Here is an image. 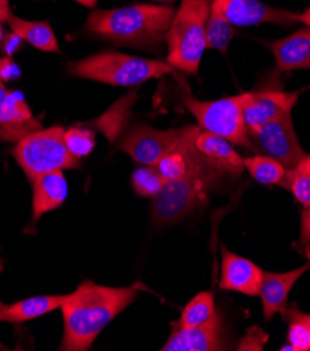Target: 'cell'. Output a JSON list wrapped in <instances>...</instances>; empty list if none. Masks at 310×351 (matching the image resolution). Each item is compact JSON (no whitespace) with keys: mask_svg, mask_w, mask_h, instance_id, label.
Instances as JSON below:
<instances>
[{"mask_svg":"<svg viewBox=\"0 0 310 351\" xmlns=\"http://www.w3.org/2000/svg\"><path fill=\"white\" fill-rule=\"evenodd\" d=\"M144 290L148 289L142 282L129 287H107L86 280L62 305L64 332L59 350H88L116 315Z\"/></svg>","mask_w":310,"mask_h":351,"instance_id":"cell-1","label":"cell"},{"mask_svg":"<svg viewBox=\"0 0 310 351\" xmlns=\"http://www.w3.org/2000/svg\"><path fill=\"white\" fill-rule=\"evenodd\" d=\"M175 10L168 5H131L111 10H95L86 23V29L99 38L116 44L159 49Z\"/></svg>","mask_w":310,"mask_h":351,"instance_id":"cell-2","label":"cell"},{"mask_svg":"<svg viewBox=\"0 0 310 351\" xmlns=\"http://www.w3.org/2000/svg\"><path fill=\"white\" fill-rule=\"evenodd\" d=\"M75 77L94 80L111 86L131 87L175 72L168 62L146 59L119 52H102L67 64Z\"/></svg>","mask_w":310,"mask_h":351,"instance_id":"cell-3","label":"cell"},{"mask_svg":"<svg viewBox=\"0 0 310 351\" xmlns=\"http://www.w3.org/2000/svg\"><path fill=\"white\" fill-rule=\"evenodd\" d=\"M211 0H182L166 32V62L188 75L197 70L207 49L205 25Z\"/></svg>","mask_w":310,"mask_h":351,"instance_id":"cell-4","label":"cell"},{"mask_svg":"<svg viewBox=\"0 0 310 351\" xmlns=\"http://www.w3.org/2000/svg\"><path fill=\"white\" fill-rule=\"evenodd\" d=\"M64 132L62 126H52L32 132L17 142L13 156L31 182L47 172L80 167V158L66 146Z\"/></svg>","mask_w":310,"mask_h":351,"instance_id":"cell-5","label":"cell"},{"mask_svg":"<svg viewBox=\"0 0 310 351\" xmlns=\"http://www.w3.org/2000/svg\"><path fill=\"white\" fill-rule=\"evenodd\" d=\"M225 172L209 165L175 181H166L161 192L154 196L153 219L158 226L172 224L183 219L198 206L210 188L218 184Z\"/></svg>","mask_w":310,"mask_h":351,"instance_id":"cell-6","label":"cell"},{"mask_svg":"<svg viewBox=\"0 0 310 351\" xmlns=\"http://www.w3.org/2000/svg\"><path fill=\"white\" fill-rule=\"evenodd\" d=\"M183 102L196 118L200 129L221 136L232 145L250 150V140L244 117L242 94L216 101H198L188 97Z\"/></svg>","mask_w":310,"mask_h":351,"instance_id":"cell-7","label":"cell"},{"mask_svg":"<svg viewBox=\"0 0 310 351\" xmlns=\"http://www.w3.org/2000/svg\"><path fill=\"white\" fill-rule=\"evenodd\" d=\"M248 137L250 140V150L277 160L287 171L298 168L307 156L296 137L291 112L256 129H249Z\"/></svg>","mask_w":310,"mask_h":351,"instance_id":"cell-8","label":"cell"},{"mask_svg":"<svg viewBox=\"0 0 310 351\" xmlns=\"http://www.w3.org/2000/svg\"><path fill=\"white\" fill-rule=\"evenodd\" d=\"M183 134V128L159 130L148 125L131 128L120 142V150L142 165H155L174 150Z\"/></svg>","mask_w":310,"mask_h":351,"instance_id":"cell-9","label":"cell"},{"mask_svg":"<svg viewBox=\"0 0 310 351\" xmlns=\"http://www.w3.org/2000/svg\"><path fill=\"white\" fill-rule=\"evenodd\" d=\"M42 129L23 95L9 91L0 80V140L18 142L27 134Z\"/></svg>","mask_w":310,"mask_h":351,"instance_id":"cell-10","label":"cell"},{"mask_svg":"<svg viewBox=\"0 0 310 351\" xmlns=\"http://www.w3.org/2000/svg\"><path fill=\"white\" fill-rule=\"evenodd\" d=\"M222 9L233 27L260 24L289 27L299 23V13L272 8L261 0H222Z\"/></svg>","mask_w":310,"mask_h":351,"instance_id":"cell-11","label":"cell"},{"mask_svg":"<svg viewBox=\"0 0 310 351\" xmlns=\"http://www.w3.org/2000/svg\"><path fill=\"white\" fill-rule=\"evenodd\" d=\"M298 93L250 91L242 93L244 117L248 130L256 129L275 118L292 111Z\"/></svg>","mask_w":310,"mask_h":351,"instance_id":"cell-12","label":"cell"},{"mask_svg":"<svg viewBox=\"0 0 310 351\" xmlns=\"http://www.w3.org/2000/svg\"><path fill=\"white\" fill-rule=\"evenodd\" d=\"M221 256L220 287L250 297L259 295L263 282V270L249 259L237 256L225 247L221 248Z\"/></svg>","mask_w":310,"mask_h":351,"instance_id":"cell-13","label":"cell"},{"mask_svg":"<svg viewBox=\"0 0 310 351\" xmlns=\"http://www.w3.org/2000/svg\"><path fill=\"white\" fill-rule=\"evenodd\" d=\"M222 319L218 312L211 319L193 328L175 329L162 351H216L222 350Z\"/></svg>","mask_w":310,"mask_h":351,"instance_id":"cell-14","label":"cell"},{"mask_svg":"<svg viewBox=\"0 0 310 351\" xmlns=\"http://www.w3.org/2000/svg\"><path fill=\"white\" fill-rule=\"evenodd\" d=\"M309 269L310 262L284 273L263 271V282L259 295L261 297L266 321H270L275 313H281L288 306V295L292 287Z\"/></svg>","mask_w":310,"mask_h":351,"instance_id":"cell-15","label":"cell"},{"mask_svg":"<svg viewBox=\"0 0 310 351\" xmlns=\"http://www.w3.org/2000/svg\"><path fill=\"white\" fill-rule=\"evenodd\" d=\"M264 44L271 51L280 72L310 70V28H300L283 40Z\"/></svg>","mask_w":310,"mask_h":351,"instance_id":"cell-16","label":"cell"},{"mask_svg":"<svg viewBox=\"0 0 310 351\" xmlns=\"http://www.w3.org/2000/svg\"><path fill=\"white\" fill-rule=\"evenodd\" d=\"M196 149L227 175L239 177L244 167V158L237 154L227 138L200 129L194 137Z\"/></svg>","mask_w":310,"mask_h":351,"instance_id":"cell-17","label":"cell"},{"mask_svg":"<svg viewBox=\"0 0 310 351\" xmlns=\"http://www.w3.org/2000/svg\"><path fill=\"white\" fill-rule=\"evenodd\" d=\"M32 219L37 221L41 216L63 204L67 197V181L63 171H53L40 175L32 182Z\"/></svg>","mask_w":310,"mask_h":351,"instance_id":"cell-18","label":"cell"},{"mask_svg":"<svg viewBox=\"0 0 310 351\" xmlns=\"http://www.w3.org/2000/svg\"><path fill=\"white\" fill-rule=\"evenodd\" d=\"M68 294L60 295H41L17 301L10 305H0V322L21 324L31 319H37L44 315L62 308Z\"/></svg>","mask_w":310,"mask_h":351,"instance_id":"cell-19","label":"cell"},{"mask_svg":"<svg viewBox=\"0 0 310 351\" xmlns=\"http://www.w3.org/2000/svg\"><path fill=\"white\" fill-rule=\"evenodd\" d=\"M8 23L10 29L16 32L18 37L44 52H59V44L56 35L48 21H28L14 16H9Z\"/></svg>","mask_w":310,"mask_h":351,"instance_id":"cell-20","label":"cell"},{"mask_svg":"<svg viewBox=\"0 0 310 351\" xmlns=\"http://www.w3.org/2000/svg\"><path fill=\"white\" fill-rule=\"evenodd\" d=\"M207 34V48H211L220 52H227L229 43L235 37V28L225 17L222 9V0H211L210 13L205 25Z\"/></svg>","mask_w":310,"mask_h":351,"instance_id":"cell-21","label":"cell"},{"mask_svg":"<svg viewBox=\"0 0 310 351\" xmlns=\"http://www.w3.org/2000/svg\"><path fill=\"white\" fill-rule=\"evenodd\" d=\"M244 167L252 175L253 180L263 185L284 186L288 171L277 160L256 154L253 157L244 158Z\"/></svg>","mask_w":310,"mask_h":351,"instance_id":"cell-22","label":"cell"},{"mask_svg":"<svg viewBox=\"0 0 310 351\" xmlns=\"http://www.w3.org/2000/svg\"><path fill=\"white\" fill-rule=\"evenodd\" d=\"M216 312L217 311L214 304V295L209 291L198 293L193 300L189 301V304L182 311V315L179 321L177 322L175 329L203 325L209 319H211Z\"/></svg>","mask_w":310,"mask_h":351,"instance_id":"cell-23","label":"cell"},{"mask_svg":"<svg viewBox=\"0 0 310 351\" xmlns=\"http://www.w3.org/2000/svg\"><path fill=\"white\" fill-rule=\"evenodd\" d=\"M165 178L155 165H143L131 175V185L135 193L143 197L157 196L165 185Z\"/></svg>","mask_w":310,"mask_h":351,"instance_id":"cell-24","label":"cell"},{"mask_svg":"<svg viewBox=\"0 0 310 351\" xmlns=\"http://www.w3.org/2000/svg\"><path fill=\"white\" fill-rule=\"evenodd\" d=\"M64 142L70 153L81 160L92 153L95 147V134L88 128L73 126L64 132Z\"/></svg>","mask_w":310,"mask_h":351,"instance_id":"cell-25","label":"cell"},{"mask_svg":"<svg viewBox=\"0 0 310 351\" xmlns=\"http://www.w3.org/2000/svg\"><path fill=\"white\" fill-rule=\"evenodd\" d=\"M283 188L291 191L303 207L310 206V171L305 167L299 165L298 168L288 171Z\"/></svg>","mask_w":310,"mask_h":351,"instance_id":"cell-26","label":"cell"},{"mask_svg":"<svg viewBox=\"0 0 310 351\" xmlns=\"http://www.w3.org/2000/svg\"><path fill=\"white\" fill-rule=\"evenodd\" d=\"M288 330V344L292 346L295 351H307L310 350V329L299 319L289 318Z\"/></svg>","mask_w":310,"mask_h":351,"instance_id":"cell-27","label":"cell"},{"mask_svg":"<svg viewBox=\"0 0 310 351\" xmlns=\"http://www.w3.org/2000/svg\"><path fill=\"white\" fill-rule=\"evenodd\" d=\"M20 75L21 73L18 70V66L10 56H5L0 59V80H2L3 83L14 80V79L20 77Z\"/></svg>","mask_w":310,"mask_h":351,"instance_id":"cell-28","label":"cell"},{"mask_svg":"<svg viewBox=\"0 0 310 351\" xmlns=\"http://www.w3.org/2000/svg\"><path fill=\"white\" fill-rule=\"evenodd\" d=\"M23 47V40L18 37L16 32H9L5 35V38L2 41V51L5 56H13L20 48Z\"/></svg>","mask_w":310,"mask_h":351,"instance_id":"cell-29","label":"cell"},{"mask_svg":"<svg viewBox=\"0 0 310 351\" xmlns=\"http://www.w3.org/2000/svg\"><path fill=\"white\" fill-rule=\"evenodd\" d=\"M281 315H283V318L287 321V319H289V318H295V319H299V321H302L309 329H310V313H305V312H302V311H299V308L296 306V305H288L283 312H281Z\"/></svg>","mask_w":310,"mask_h":351,"instance_id":"cell-30","label":"cell"},{"mask_svg":"<svg viewBox=\"0 0 310 351\" xmlns=\"http://www.w3.org/2000/svg\"><path fill=\"white\" fill-rule=\"evenodd\" d=\"M300 242L305 247L310 242V206L305 207L302 213V226H300Z\"/></svg>","mask_w":310,"mask_h":351,"instance_id":"cell-31","label":"cell"},{"mask_svg":"<svg viewBox=\"0 0 310 351\" xmlns=\"http://www.w3.org/2000/svg\"><path fill=\"white\" fill-rule=\"evenodd\" d=\"M9 2L10 0H0V20H3V21H8L9 16L12 14Z\"/></svg>","mask_w":310,"mask_h":351,"instance_id":"cell-32","label":"cell"},{"mask_svg":"<svg viewBox=\"0 0 310 351\" xmlns=\"http://www.w3.org/2000/svg\"><path fill=\"white\" fill-rule=\"evenodd\" d=\"M299 23L306 24L307 28H310V8L299 14Z\"/></svg>","mask_w":310,"mask_h":351,"instance_id":"cell-33","label":"cell"},{"mask_svg":"<svg viewBox=\"0 0 310 351\" xmlns=\"http://www.w3.org/2000/svg\"><path fill=\"white\" fill-rule=\"evenodd\" d=\"M75 2H77V3H80V5H83V6L91 9V8H94V6L96 5L98 0H75Z\"/></svg>","mask_w":310,"mask_h":351,"instance_id":"cell-34","label":"cell"},{"mask_svg":"<svg viewBox=\"0 0 310 351\" xmlns=\"http://www.w3.org/2000/svg\"><path fill=\"white\" fill-rule=\"evenodd\" d=\"M3 20H0V44H2L3 38H5V31H3Z\"/></svg>","mask_w":310,"mask_h":351,"instance_id":"cell-35","label":"cell"},{"mask_svg":"<svg viewBox=\"0 0 310 351\" xmlns=\"http://www.w3.org/2000/svg\"><path fill=\"white\" fill-rule=\"evenodd\" d=\"M300 165H302V167H305L306 169H309V171H310V156H309V154L306 156V158L303 160V162H302Z\"/></svg>","mask_w":310,"mask_h":351,"instance_id":"cell-36","label":"cell"},{"mask_svg":"<svg viewBox=\"0 0 310 351\" xmlns=\"http://www.w3.org/2000/svg\"><path fill=\"white\" fill-rule=\"evenodd\" d=\"M305 255H306V258H307L309 262H310V242H309L307 245H305Z\"/></svg>","mask_w":310,"mask_h":351,"instance_id":"cell-37","label":"cell"},{"mask_svg":"<svg viewBox=\"0 0 310 351\" xmlns=\"http://www.w3.org/2000/svg\"><path fill=\"white\" fill-rule=\"evenodd\" d=\"M151 2H158L161 5H169L172 2H175V0H151Z\"/></svg>","mask_w":310,"mask_h":351,"instance_id":"cell-38","label":"cell"},{"mask_svg":"<svg viewBox=\"0 0 310 351\" xmlns=\"http://www.w3.org/2000/svg\"><path fill=\"white\" fill-rule=\"evenodd\" d=\"M3 267H5V261H3L2 256H0V273L3 271Z\"/></svg>","mask_w":310,"mask_h":351,"instance_id":"cell-39","label":"cell"},{"mask_svg":"<svg viewBox=\"0 0 310 351\" xmlns=\"http://www.w3.org/2000/svg\"><path fill=\"white\" fill-rule=\"evenodd\" d=\"M0 305H3V302H2V301H0Z\"/></svg>","mask_w":310,"mask_h":351,"instance_id":"cell-40","label":"cell"}]
</instances>
